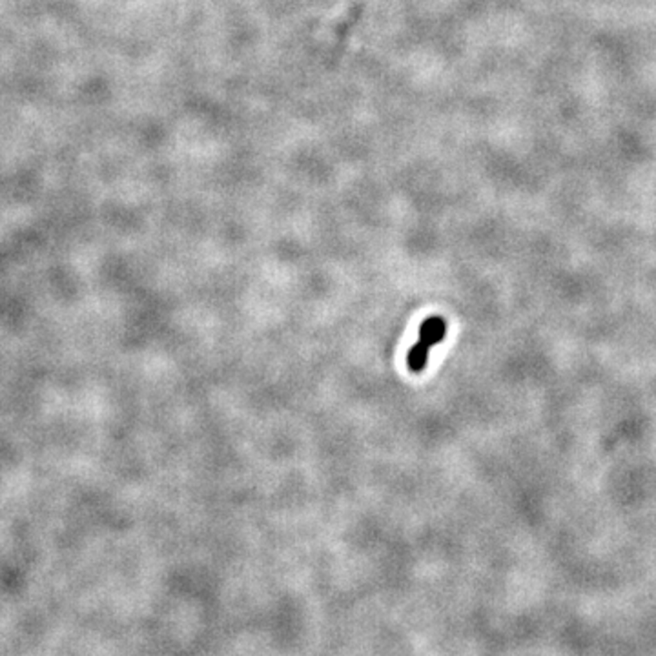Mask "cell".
<instances>
[{"mask_svg":"<svg viewBox=\"0 0 656 656\" xmlns=\"http://www.w3.org/2000/svg\"><path fill=\"white\" fill-rule=\"evenodd\" d=\"M445 332H447L445 320L440 317V315H432V317H428L427 321H423L421 327H419V343L431 348V346L443 341Z\"/></svg>","mask_w":656,"mask_h":656,"instance_id":"obj_1","label":"cell"},{"mask_svg":"<svg viewBox=\"0 0 656 656\" xmlns=\"http://www.w3.org/2000/svg\"><path fill=\"white\" fill-rule=\"evenodd\" d=\"M428 352H431V348H428V346H425V345H421L419 341L416 343L412 348H410L409 357H407V365H409V369L412 370V372H421V370L427 367Z\"/></svg>","mask_w":656,"mask_h":656,"instance_id":"obj_2","label":"cell"}]
</instances>
